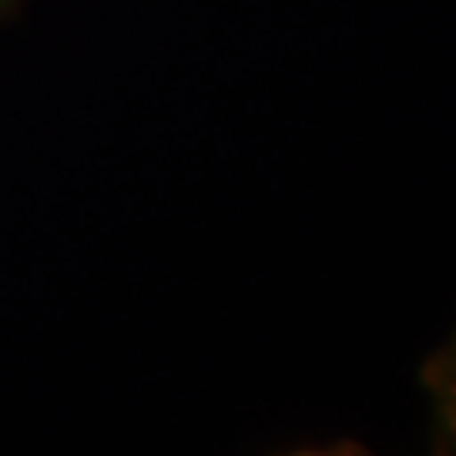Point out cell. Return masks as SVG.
I'll use <instances>...</instances> for the list:
<instances>
[{"label":"cell","instance_id":"cell-3","mask_svg":"<svg viewBox=\"0 0 456 456\" xmlns=\"http://www.w3.org/2000/svg\"><path fill=\"white\" fill-rule=\"evenodd\" d=\"M0 4H8V0H0Z\"/></svg>","mask_w":456,"mask_h":456},{"label":"cell","instance_id":"cell-2","mask_svg":"<svg viewBox=\"0 0 456 456\" xmlns=\"http://www.w3.org/2000/svg\"><path fill=\"white\" fill-rule=\"evenodd\" d=\"M301 456H350V452H301Z\"/></svg>","mask_w":456,"mask_h":456},{"label":"cell","instance_id":"cell-1","mask_svg":"<svg viewBox=\"0 0 456 456\" xmlns=\"http://www.w3.org/2000/svg\"><path fill=\"white\" fill-rule=\"evenodd\" d=\"M426 384H430V392L437 399V419L456 445V335L449 338L445 350H437L434 365L426 369Z\"/></svg>","mask_w":456,"mask_h":456}]
</instances>
